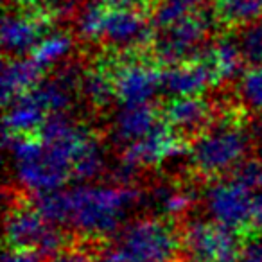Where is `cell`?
Masks as SVG:
<instances>
[{"label":"cell","mask_w":262,"mask_h":262,"mask_svg":"<svg viewBox=\"0 0 262 262\" xmlns=\"http://www.w3.org/2000/svg\"><path fill=\"white\" fill-rule=\"evenodd\" d=\"M140 200L142 194L133 185H77L69 190L67 228L81 239L104 241L120 232L126 214Z\"/></svg>","instance_id":"1"},{"label":"cell","mask_w":262,"mask_h":262,"mask_svg":"<svg viewBox=\"0 0 262 262\" xmlns=\"http://www.w3.org/2000/svg\"><path fill=\"white\" fill-rule=\"evenodd\" d=\"M250 149V133L239 110L219 113L210 127L189 142V160L194 172L205 180H219L232 174Z\"/></svg>","instance_id":"2"},{"label":"cell","mask_w":262,"mask_h":262,"mask_svg":"<svg viewBox=\"0 0 262 262\" xmlns=\"http://www.w3.org/2000/svg\"><path fill=\"white\" fill-rule=\"evenodd\" d=\"M115 251L124 262H176L182 253V232L174 219L137 217L115 237Z\"/></svg>","instance_id":"3"},{"label":"cell","mask_w":262,"mask_h":262,"mask_svg":"<svg viewBox=\"0 0 262 262\" xmlns=\"http://www.w3.org/2000/svg\"><path fill=\"white\" fill-rule=\"evenodd\" d=\"M70 243L65 228L49 223L29 198L9 203L6 212V244L16 250H33L51 258Z\"/></svg>","instance_id":"4"},{"label":"cell","mask_w":262,"mask_h":262,"mask_svg":"<svg viewBox=\"0 0 262 262\" xmlns=\"http://www.w3.org/2000/svg\"><path fill=\"white\" fill-rule=\"evenodd\" d=\"M248 235L215 221L194 219L182 228L183 262H241Z\"/></svg>","instance_id":"5"},{"label":"cell","mask_w":262,"mask_h":262,"mask_svg":"<svg viewBox=\"0 0 262 262\" xmlns=\"http://www.w3.org/2000/svg\"><path fill=\"white\" fill-rule=\"evenodd\" d=\"M205 207L212 221L253 235V192L235 178L214 180L205 192Z\"/></svg>","instance_id":"6"},{"label":"cell","mask_w":262,"mask_h":262,"mask_svg":"<svg viewBox=\"0 0 262 262\" xmlns=\"http://www.w3.org/2000/svg\"><path fill=\"white\" fill-rule=\"evenodd\" d=\"M210 20L205 13H196L178 24H172L155 33L153 56L155 61L165 67L180 65V63L196 59L208 38Z\"/></svg>","instance_id":"7"},{"label":"cell","mask_w":262,"mask_h":262,"mask_svg":"<svg viewBox=\"0 0 262 262\" xmlns=\"http://www.w3.org/2000/svg\"><path fill=\"white\" fill-rule=\"evenodd\" d=\"M115 83L117 101L122 106L151 104L162 90V74L157 61L140 58V54H122L108 65Z\"/></svg>","instance_id":"8"},{"label":"cell","mask_w":262,"mask_h":262,"mask_svg":"<svg viewBox=\"0 0 262 262\" xmlns=\"http://www.w3.org/2000/svg\"><path fill=\"white\" fill-rule=\"evenodd\" d=\"M153 22L140 8H115L110 6L106 15L102 41L120 54H139L144 47L153 43Z\"/></svg>","instance_id":"9"},{"label":"cell","mask_w":262,"mask_h":262,"mask_svg":"<svg viewBox=\"0 0 262 262\" xmlns=\"http://www.w3.org/2000/svg\"><path fill=\"white\" fill-rule=\"evenodd\" d=\"M182 155H189V142L162 120L149 135L124 147L119 162L140 171L142 167H153V165L178 158Z\"/></svg>","instance_id":"10"},{"label":"cell","mask_w":262,"mask_h":262,"mask_svg":"<svg viewBox=\"0 0 262 262\" xmlns=\"http://www.w3.org/2000/svg\"><path fill=\"white\" fill-rule=\"evenodd\" d=\"M52 15L41 11L8 13L2 22V47L9 58H24L47 36Z\"/></svg>","instance_id":"11"},{"label":"cell","mask_w":262,"mask_h":262,"mask_svg":"<svg viewBox=\"0 0 262 262\" xmlns=\"http://www.w3.org/2000/svg\"><path fill=\"white\" fill-rule=\"evenodd\" d=\"M162 120L187 142H192L215 120V108L203 97L169 99L160 108Z\"/></svg>","instance_id":"12"},{"label":"cell","mask_w":262,"mask_h":262,"mask_svg":"<svg viewBox=\"0 0 262 262\" xmlns=\"http://www.w3.org/2000/svg\"><path fill=\"white\" fill-rule=\"evenodd\" d=\"M217 83V76L205 56L167 67L162 74V92H165L171 99L201 97V94Z\"/></svg>","instance_id":"13"},{"label":"cell","mask_w":262,"mask_h":262,"mask_svg":"<svg viewBox=\"0 0 262 262\" xmlns=\"http://www.w3.org/2000/svg\"><path fill=\"white\" fill-rule=\"evenodd\" d=\"M160 122L162 113L153 102L151 104L120 106L113 119V140L122 147H127L149 135Z\"/></svg>","instance_id":"14"},{"label":"cell","mask_w":262,"mask_h":262,"mask_svg":"<svg viewBox=\"0 0 262 262\" xmlns=\"http://www.w3.org/2000/svg\"><path fill=\"white\" fill-rule=\"evenodd\" d=\"M45 70L34 63L31 56L6 58L2 67V102L8 106L20 95L33 90L43 81Z\"/></svg>","instance_id":"15"},{"label":"cell","mask_w":262,"mask_h":262,"mask_svg":"<svg viewBox=\"0 0 262 262\" xmlns=\"http://www.w3.org/2000/svg\"><path fill=\"white\" fill-rule=\"evenodd\" d=\"M47 117L49 112L36 95L27 92L6 106L4 131L13 135H38Z\"/></svg>","instance_id":"16"},{"label":"cell","mask_w":262,"mask_h":262,"mask_svg":"<svg viewBox=\"0 0 262 262\" xmlns=\"http://www.w3.org/2000/svg\"><path fill=\"white\" fill-rule=\"evenodd\" d=\"M203 56L210 63L212 69H214L219 83L232 81L235 77L243 76V67L246 63H244L243 52H241L239 43H237V38H219L210 47L205 49Z\"/></svg>","instance_id":"17"},{"label":"cell","mask_w":262,"mask_h":262,"mask_svg":"<svg viewBox=\"0 0 262 262\" xmlns=\"http://www.w3.org/2000/svg\"><path fill=\"white\" fill-rule=\"evenodd\" d=\"M217 22L228 27H244L262 20V0H212Z\"/></svg>","instance_id":"18"},{"label":"cell","mask_w":262,"mask_h":262,"mask_svg":"<svg viewBox=\"0 0 262 262\" xmlns=\"http://www.w3.org/2000/svg\"><path fill=\"white\" fill-rule=\"evenodd\" d=\"M81 90L88 102L99 110L106 108L113 99L117 101L112 70L106 65H97L90 70H84L83 79H81Z\"/></svg>","instance_id":"19"},{"label":"cell","mask_w":262,"mask_h":262,"mask_svg":"<svg viewBox=\"0 0 262 262\" xmlns=\"http://www.w3.org/2000/svg\"><path fill=\"white\" fill-rule=\"evenodd\" d=\"M153 203L160 208L164 217L178 219L194 205V192L183 185L162 183L153 190Z\"/></svg>","instance_id":"20"},{"label":"cell","mask_w":262,"mask_h":262,"mask_svg":"<svg viewBox=\"0 0 262 262\" xmlns=\"http://www.w3.org/2000/svg\"><path fill=\"white\" fill-rule=\"evenodd\" d=\"M72 47V36L63 33V31H58V33H49L29 56L34 59V63L40 69L47 70L51 67H54L56 63L63 61L70 54Z\"/></svg>","instance_id":"21"},{"label":"cell","mask_w":262,"mask_h":262,"mask_svg":"<svg viewBox=\"0 0 262 262\" xmlns=\"http://www.w3.org/2000/svg\"><path fill=\"white\" fill-rule=\"evenodd\" d=\"M203 0H160L153 13V26L164 29L201 11Z\"/></svg>","instance_id":"22"},{"label":"cell","mask_w":262,"mask_h":262,"mask_svg":"<svg viewBox=\"0 0 262 262\" xmlns=\"http://www.w3.org/2000/svg\"><path fill=\"white\" fill-rule=\"evenodd\" d=\"M102 171H104V151H102L101 142L94 137L74 162L72 180L81 183H90Z\"/></svg>","instance_id":"23"},{"label":"cell","mask_w":262,"mask_h":262,"mask_svg":"<svg viewBox=\"0 0 262 262\" xmlns=\"http://www.w3.org/2000/svg\"><path fill=\"white\" fill-rule=\"evenodd\" d=\"M110 4L106 0H92L77 15V33L83 40L99 41L102 40L106 15Z\"/></svg>","instance_id":"24"},{"label":"cell","mask_w":262,"mask_h":262,"mask_svg":"<svg viewBox=\"0 0 262 262\" xmlns=\"http://www.w3.org/2000/svg\"><path fill=\"white\" fill-rule=\"evenodd\" d=\"M237 95L244 110L262 112V65L244 70L237 81Z\"/></svg>","instance_id":"25"},{"label":"cell","mask_w":262,"mask_h":262,"mask_svg":"<svg viewBox=\"0 0 262 262\" xmlns=\"http://www.w3.org/2000/svg\"><path fill=\"white\" fill-rule=\"evenodd\" d=\"M237 43L248 67L262 65V20L241 27Z\"/></svg>","instance_id":"26"},{"label":"cell","mask_w":262,"mask_h":262,"mask_svg":"<svg viewBox=\"0 0 262 262\" xmlns=\"http://www.w3.org/2000/svg\"><path fill=\"white\" fill-rule=\"evenodd\" d=\"M101 250V241L79 237L77 243H69L63 250L47 258V262H95V257Z\"/></svg>","instance_id":"27"},{"label":"cell","mask_w":262,"mask_h":262,"mask_svg":"<svg viewBox=\"0 0 262 262\" xmlns=\"http://www.w3.org/2000/svg\"><path fill=\"white\" fill-rule=\"evenodd\" d=\"M230 176L235 178L237 182H241L244 187H248L253 194L260 192L262 190V160L246 158Z\"/></svg>","instance_id":"28"},{"label":"cell","mask_w":262,"mask_h":262,"mask_svg":"<svg viewBox=\"0 0 262 262\" xmlns=\"http://www.w3.org/2000/svg\"><path fill=\"white\" fill-rule=\"evenodd\" d=\"M2 262H47L43 255L33 250H16V248H8L2 257Z\"/></svg>","instance_id":"29"},{"label":"cell","mask_w":262,"mask_h":262,"mask_svg":"<svg viewBox=\"0 0 262 262\" xmlns=\"http://www.w3.org/2000/svg\"><path fill=\"white\" fill-rule=\"evenodd\" d=\"M241 262H262V235H250Z\"/></svg>","instance_id":"30"},{"label":"cell","mask_w":262,"mask_h":262,"mask_svg":"<svg viewBox=\"0 0 262 262\" xmlns=\"http://www.w3.org/2000/svg\"><path fill=\"white\" fill-rule=\"evenodd\" d=\"M253 235H262V190L253 194Z\"/></svg>","instance_id":"31"},{"label":"cell","mask_w":262,"mask_h":262,"mask_svg":"<svg viewBox=\"0 0 262 262\" xmlns=\"http://www.w3.org/2000/svg\"><path fill=\"white\" fill-rule=\"evenodd\" d=\"M95 262H124L120 255L115 251V248H102L95 257Z\"/></svg>","instance_id":"32"},{"label":"cell","mask_w":262,"mask_h":262,"mask_svg":"<svg viewBox=\"0 0 262 262\" xmlns=\"http://www.w3.org/2000/svg\"><path fill=\"white\" fill-rule=\"evenodd\" d=\"M110 6H115V8H140L142 9L144 2L146 0H106Z\"/></svg>","instance_id":"33"},{"label":"cell","mask_w":262,"mask_h":262,"mask_svg":"<svg viewBox=\"0 0 262 262\" xmlns=\"http://www.w3.org/2000/svg\"><path fill=\"white\" fill-rule=\"evenodd\" d=\"M18 2L27 6H34V4H43V2H49V0H18Z\"/></svg>","instance_id":"34"}]
</instances>
